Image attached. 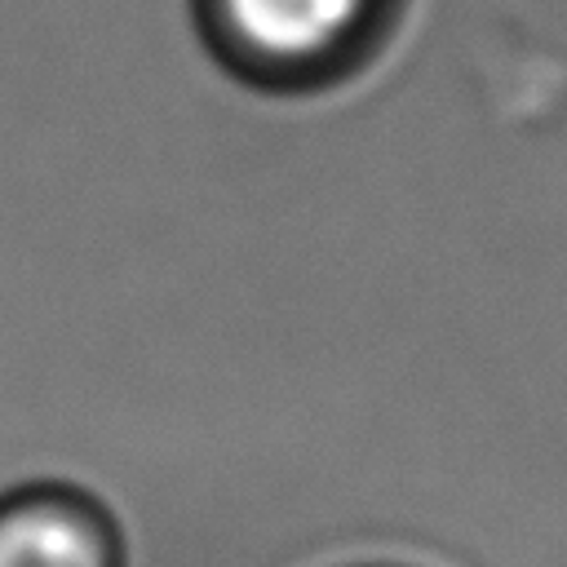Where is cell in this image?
I'll return each mask as SVG.
<instances>
[{
  "instance_id": "obj_1",
  "label": "cell",
  "mask_w": 567,
  "mask_h": 567,
  "mask_svg": "<svg viewBox=\"0 0 567 567\" xmlns=\"http://www.w3.org/2000/svg\"><path fill=\"white\" fill-rule=\"evenodd\" d=\"M190 13L226 71L257 89L310 93L377 58L403 0H190Z\"/></svg>"
},
{
  "instance_id": "obj_2",
  "label": "cell",
  "mask_w": 567,
  "mask_h": 567,
  "mask_svg": "<svg viewBox=\"0 0 567 567\" xmlns=\"http://www.w3.org/2000/svg\"><path fill=\"white\" fill-rule=\"evenodd\" d=\"M0 567H124V527L84 492L27 487L0 501Z\"/></svg>"
}]
</instances>
